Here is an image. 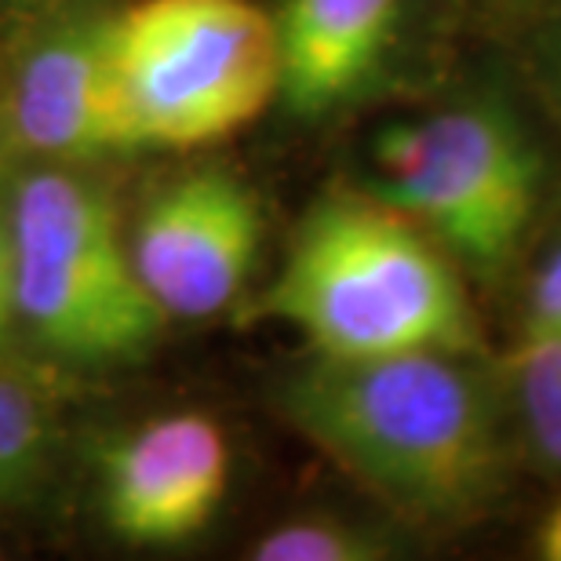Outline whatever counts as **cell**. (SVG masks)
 <instances>
[{
  "instance_id": "6da1fadb",
  "label": "cell",
  "mask_w": 561,
  "mask_h": 561,
  "mask_svg": "<svg viewBox=\"0 0 561 561\" xmlns=\"http://www.w3.org/2000/svg\"><path fill=\"white\" fill-rule=\"evenodd\" d=\"M277 409L343 474L423 529L470 525L503 496L511 445L470 351L313 357Z\"/></svg>"
},
{
  "instance_id": "7a4b0ae2",
  "label": "cell",
  "mask_w": 561,
  "mask_h": 561,
  "mask_svg": "<svg viewBox=\"0 0 561 561\" xmlns=\"http://www.w3.org/2000/svg\"><path fill=\"white\" fill-rule=\"evenodd\" d=\"M255 310L296 329L321 357L478 346L456 266L383 197L321 201Z\"/></svg>"
},
{
  "instance_id": "3957f363",
  "label": "cell",
  "mask_w": 561,
  "mask_h": 561,
  "mask_svg": "<svg viewBox=\"0 0 561 561\" xmlns=\"http://www.w3.org/2000/svg\"><path fill=\"white\" fill-rule=\"evenodd\" d=\"M19 324L77 365L136 362L164 329V313L136 274L110 197L48 164L11 190Z\"/></svg>"
},
{
  "instance_id": "277c9868",
  "label": "cell",
  "mask_w": 561,
  "mask_h": 561,
  "mask_svg": "<svg viewBox=\"0 0 561 561\" xmlns=\"http://www.w3.org/2000/svg\"><path fill=\"white\" fill-rule=\"evenodd\" d=\"M114 55L139 146L230 139L280 92L277 22L255 0H136L114 11Z\"/></svg>"
},
{
  "instance_id": "5b68a950",
  "label": "cell",
  "mask_w": 561,
  "mask_h": 561,
  "mask_svg": "<svg viewBox=\"0 0 561 561\" xmlns=\"http://www.w3.org/2000/svg\"><path fill=\"white\" fill-rule=\"evenodd\" d=\"M379 194L478 271L511 263L536 216L543 164L500 106L463 103L376 139Z\"/></svg>"
},
{
  "instance_id": "8992f818",
  "label": "cell",
  "mask_w": 561,
  "mask_h": 561,
  "mask_svg": "<svg viewBox=\"0 0 561 561\" xmlns=\"http://www.w3.org/2000/svg\"><path fill=\"white\" fill-rule=\"evenodd\" d=\"M15 153L44 164H84L139 150L114 55V11L66 8L4 66Z\"/></svg>"
},
{
  "instance_id": "52a82bcc",
  "label": "cell",
  "mask_w": 561,
  "mask_h": 561,
  "mask_svg": "<svg viewBox=\"0 0 561 561\" xmlns=\"http://www.w3.org/2000/svg\"><path fill=\"white\" fill-rule=\"evenodd\" d=\"M263 241L252 186L222 168L164 183L128 238L136 274L164 318H211L249 280Z\"/></svg>"
},
{
  "instance_id": "ba28073f",
  "label": "cell",
  "mask_w": 561,
  "mask_h": 561,
  "mask_svg": "<svg viewBox=\"0 0 561 561\" xmlns=\"http://www.w3.org/2000/svg\"><path fill=\"white\" fill-rule=\"evenodd\" d=\"M230 489V445L205 412L142 423L103 456V514L121 540L172 547L216 518Z\"/></svg>"
},
{
  "instance_id": "9c48e42d",
  "label": "cell",
  "mask_w": 561,
  "mask_h": 561,
  "mask_svg": "<svg viewBox=\"0 0 561 561\" xmlns=\"http://www.w3.org/2000/svg\"><path fill=\"white\" fill-rule=\"evenodd\" d=\"M405 0H288L277 22L280 92L299 117L362 95L398 41Z\"/></svg>"
},
{
  "instance_id": "30bf717a",
  "label": "cell",
  "mask_w": 561,
  "mask_h": 561,
  "mask_svg": "<svg viewBox=\"0 0 561 561\" xmlns=\"http://www.w3.org/2000/svg\"><path fill=\"white\" fill-rule=\"evenodd\" d=\"M48 412L26 379L0 365V496H26L48 463Z\"/></svg>"
},
{
  "instance_id": "8fae6325",
  "label": "cell",
  "mask_w": 561,
  "mask_h": 561,
  "mask_svg": "<svg viewBox=\"0 0 561 561\" xmlns=\"http://www.w3.org/2000/svg\"><path fill=\"white\" fill-rule=\"evenodd\" d=\"M387 543L362 525L335 518H296L271 529L252 543L255 561H373Z\"/></svg>"
},
{
  "instance_id": "7c38bea8",
  "label": "cell",
  "mask_w": 561,
  "mask_h": 561,
  "mask_svg": "<svg viewBox=\"0 0 561 561\" xmlns=\"http://www.w3.org/2000/svg\"><path fill=\"white\" fill-rule=\"evenodd\" d=\"M15 238H11V194L0 190V354L15 340Z\"/></svg>"
},
{
  "instance_id": "4fadbf2b",
  "label": "cell",
  "mask_w": 561,
  "mask_h": 561,
  "mask_svg": "<svg viewBox=\"0 0 561 561\" xmlns=\"http://www.w3.org/2000/svg\"><path fill=\"white\" fill-rule=\"evenodd\" d=\"M529 329H561V249L536 274L529 299Z\"/></svg>"
},
{
  "instance_id": "5bb4252c",
  "label": "cell",
  "mask_w": 561,
  "mask_h": 561,
  "mask_svg": "<svg viewBox=\"0 0 561 561\" xmlns=\"http://www.w3.org/2000/svg\"><path fill=\"white\" fill-rule=\"evenodd\" d=\"M522 423H525V434H529L533 453L551 470H561V401L551 409L536 412V416H525Z\"/></svg>"
},
{
  "instance_id": "9a60e30c",
  "label": "cell",
  "mask_w": 561,
  "mask_h": 561,
  "mask_svg": "<svg viewBox=\"0 0 561 561\" xmlns=\"http://www.w3.org/2000/svg\"><path fill=\"white\" fill-rule=\"evenodd\" d=\"M540 554L551 561H561V503L540 525Z\"/></svg>"
},
{
  "instance_id": "2e32d148",
  "label": "cell",
  "mask_w": 561,
  "mask_h": 561,
  "mask_svg": "<svg viewBox=\"0 0 561 561\" xmlns=\"http://www.w3.org/2000/svg\"><path fill=\"white\" fill-rule=\"evenodd\" d=\"M15 153L11 146V128H8V103H4V66H0V168H4L8 157Z\"/></svg>"
},
{
  "instance_id": "e0dca14e",
  "label": "cell",
  "mask_w": 561,
  "mask_h": 561,
  "mask_svg": "<svg viewBox=\"0 0 561 561\" xmlns=\"http://www.w3.org/2000/svg\"><path fill=\"white\" fill-rule=\"evenodd\" d=\"M558 88H561V51H558Z\"/></svg>"
}]
</instances>
